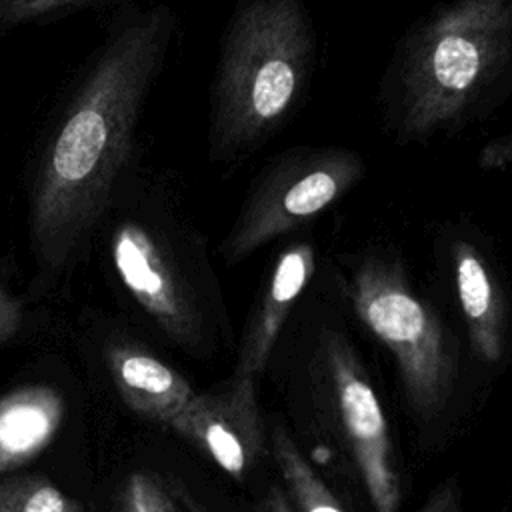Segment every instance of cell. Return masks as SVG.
<instances>
[{"label": "cell", "instance_id": "cell-1", "mask_svg": "<svg viewBox=\"0 0 512 512\" xmlns=\"http://www.w3.org/2000/svg\"><path fill=\"white\" fill-rule=\"evenodd\" d=\"M180 24L164 2L124 6L42 124L26 168L32 284L50 292L92 256L118 182L142 150L140 124Z\"/></svg>", "mask_w": 512, "mask_h": 512}, {"label": "cell", "instance_id": "cell-2", "mask_svg": "<svg viewBox=\"0 0 512 512\" xmlns=\"http://www.w3.org/2000/svg\"><path fill=\"white\" fill-rule=\"evenodd\" d=\"M512 92V0H448L420 14L384 68L388 140L430 144L482 122Z\"/></svg>", "mask_w": 512, "mask_h": 512}, {"label": "cell", "instance_id": "cell-3", "mask_svg": "<svg viewBox=\"0 0 512 512\" xmlns=\"http://www.w3.org/2000/svg\"><path fill=\"white\" fill-rule=\"evenodd\" d=\"M126 300L172 342H206L218 306L208 238L176 178L144 160L118 182L96 232L92 256Z\"/></svg>", "mask_w": 512, "mask_h": 512}, {"label": "cell", "instance_id": "cell-4", "mask_svg": "<svg viewBox=\"0 0 512 512\" xmlns=\"http://www.w3.org/2000/svg\"><path fill=\"white\" fill-rule=\"evenodd\" d=\"M316 60L304 0H236L210 82L208 160L236 170L284 130L310 92Z\"/></svg>", "mask_w": 512, "mask_h": 512}, {"label": "cell", "instance_id": "cell-5", "mask_svg": "<svg viewBox=\"0 0 512 512\" xmlns=\"http://www.w3.org/2000/svg\"><path fill=\"white\" fill-rule=\"evenodd\" d=\"M340 284L362 326L394 356L416 414H438L452 390L456 358L436 308L414 288L400 254L366 246L344 254Z\"/></svg>", "mask_w": 512, "mask_h": 512}, {"label": "cell", "instance_id": "cell-6", "mask_svg": "<svg viewBox=\"0 0 512 512\" xmlns=\"http://www.w3.org/2000/svg\"><path fill=\"white\" fill-rule=\"evenodd\" d=\"M358 150L346 146H292L272 156L252 178L246 196L218 244L226 266H238L270 242L296 232L344 200L366 176Z\"/></svg>", "mask_w": 512, "mask_h": 512}, {"label": "cell", "instance_id": "cell-7", "mask_svg": "<svg viewBox=\"0 0 512 512\" xmlns=\"http://www.w3.org/2000/svg\"><path fill=\"white\" fill-rule=\"evenodd\" d=\"M320 354L334 404L374 512H398L400 476L380 400L348 338L332 328L320 334Z\"/></svg>", "mask_w": 512, "mask_h": 512}, {"label": "cell", "instance_id": "cell-8", "mask_svg": "<svg viewBox=\"0 0 512 512\" xmlns=\"http://www.w3.org/2000/svg\"><path fill=\"white\" fill-rule=\"evenodd\" d=\"M434 252L450 278L472 352L484 362H498L508 332V292L498 254L486 234L464 218L438 230Z\"/></svg>", "mask_w": 512, "mask_h": 512}, {"label": "cell", "instance_id": "cell-9", "mask_svg": "<svg viewBox=\"0 0 512 512\" xmlns=\"http://www.w3.org/2000/svg\"><path fill=\"white\" fill-rule=\"evenodd\" d=\"M168 428L198 446L228 476L244 478L264 444L256 376L234 374L224 388L194 394Z\"/></svg>", "mask_w": 512, "mask_h": 512}, {"label": "cell", "instance_id": "cell-10", "mask_svg": "<svg viewBox=\"0 0 512 512\" xmlns=\"http://www.w3.org/2000/svg\"><path fill=\"white\" fill-rule=\"evenodd\" d=\"M316 252L312 238H292L274 252L242 332L234 374L258 376L264 372L290 312L314 278Z\"/></svg>", "mask_w": 512, "mask_h": 512}, {"label": "cell", "instance_id": "cell-11", "mask_svg": "<svg viewBox=\"0 0 512 512\" xmlns=\"http://www.w3.org/2000/svg\"><path fill=\"white\" fill-rule=\"evenodd\" d=\"M102 356L122 402L140 418L168 426L194 396L176 368L122 332L106 336Z\"/></svg>", "mask_w": 512, "mask_h": 512}, {"label": "cell", "instance_id": "cell-12", "mask_svg": "<svg viewBox=\"0 0 512 512\" xmlns=\"http://www.w3.org/2000/svg\"><path fill=\"white\" fill-rule=\"evenodd\" d=\"M64 412L62 394L46 384L4 394L0 398V474L38 456L54 440Z\"/></svg>", "mask_w": 512, "mask_h": 512}, {"label": "cell", "instance_id": "cell-13", "mask_svg": "<svg viewBox=\"0 0 512 512\" xmlns=\"http://www.w3.org/2000/svg\"><path fill=\"white\" fill-rule=\"evenodd\" d=\"M272 456L298 512H346L282 428L272 434Z\"/></svg>", "mask_w": 512, "mask_h": 512}, {"label": "cell", "instance_id": "cell-14", "mask_svg": "<svg viewBox=\"0 0 512 512\" xmlns=\"http://www.w3.org/2000/svg\"><path fill=\"white\" fill-rule=\"evenodd\" d=\"M0 512H84V506L42 476L0 482Z\"/></svg>", "mask_w": 512, "mask_h": 512}, {"label": "cell", "instance_id": "cell-15", "mask_svg": "<svg viewBox=\"0 0 512 512\" xmlns=\"http://www.w3.org/2000/svg\"><path fill=\"white\" fill-rule=\"evenodd\" d=\"M104 0H0V34L58 20Z\"/></svg>", "mask_w": 512, "mask_h": 512}, {"label": "cell", "instance_id": "cell-16", "mask_svg": "<svg viewBox=\"0 0 512 512\" xmlns=\"http://www.w3.org/2000/svg\"><path fill=\"white\" fill-rule=\"evenodd\" d=\"M120 512H182L162 482L150 472H134L120 494Z\"/></svg>", "mask_w": 512, "mask_h": 512}, {"label": "cell", "instance_id": "cell-17", "mask_svg": "<svg viewBox=\"0 0 512 512\" xmlns=\"http://www.w3.org/2000/svg\"><path fill=\"white\" fill-rule=\"evenodd\" d=\"M24 320L26 304L22 296L16 294L8 280L0 276V348L22 330Z\"/></svg>", "mask_w": 512, "mask_h": 512}, {"label": "cell", "instance_id": "cell-18", "mask_svg": "<svg viewBox=\"0 0 512 512\" xmlns=\"http://www.w3.org/2000/svg\"><path fill=\"white\" fill-rule=\"evenodd\" d=\"M478 164L484 170L512 172V132L488 140L478 154Z\"/></svg>", "mask_w": 512, "mask_h": 512}, {"label": "cell", "instance_id": "cell-19", "mask_svg": "<svg viewBox=\"0 0 512 512\" xmlns=\"http://www.w3.org/2000/svg\"><path fill=\"white\" fill-rule=\"evenodd\" d=\"M458 502H460L458 490L446 484L432 494V498L426 502V506L420 512H460Z\"/></svg>", "mask_w": 512, "mask_h": 512}, {"label": "cell", "instance_id": "cell-20", "mask_svg": "<svg viewBox=\"0 0 512 512\" xmlns=\"http://www.w3.org/2000/svg\"><path fill=\"white\" fill-rule=\"evenodd\" d=\"M264 512H294L286 494L278 486H270L264 498Z\"/></svg>", "mask_w": 512, "mask_h": 512}, {"label": "cell", "instance_id": "cell-21", "mask_svg": "<svg viewBox=\"0 0 512 512\" xmlns=\"http://www.w3.org/2000/svg\"><path fill=\"white\" fill-rule=\"evenodd\" d=\"M186 512H206L204 508H200V506H194V504H188V510Z\"/></svg>", "mask_w": 512, "mask_h": 512}]
</instances>
